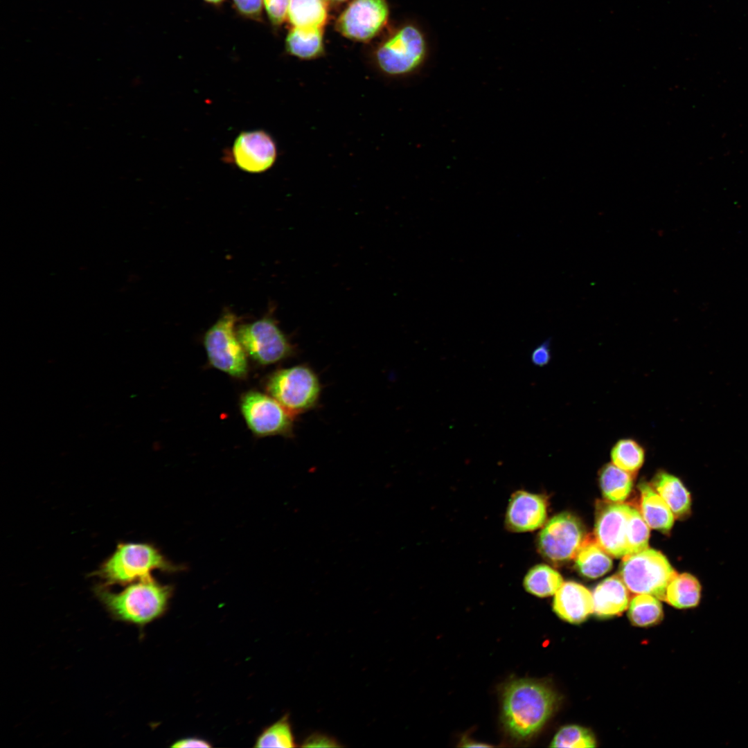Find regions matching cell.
Returning <instances> with one entry per match:
<instances>
[{
	"instance_id": "e575fe53",
	"label": "cell",
	"mask_w": 748,
	"mask_h": 748,
	"mask_svg": "<svg viewBox=\"0 0 748 748\" xmlns=\"http://www.w3.org/2000/svg\"><path fill=\"white\" fill-rule=\"evenodd\" d=\"M204 1L208 3H211V4H214V5H218V4H220L221 3H222L224 0H204Z\"/></svg>"
},
{
	"instance_id": "ac0fdd59",
	"label": "cell",
	"mask_w": 748,
	"mask_h": 748,
	"mask_svg": "<svg viewBox=\"0 0 748 748\" xmlns=\"http://www.w3.org/2000/svg\"><path fill=\"white\" fill-rule=\"evenodd\" d=\"M653 487L675 517L684 519L690 515L691 494L679 478L666 472H659L654 479Z\"/></svg>"
},
{
	"instance_id": "d590c367",
	"label": "cell",
	"mask_w": 748,
	"mask_h": 748,
	"mask_svg": "<svg viewBox=\"0 0 748 748\" xmlns=\"http://www.w3.org/2000/svg\"><path fill=\"white\" fill-rule=\"evenodd\" d=\"M326 1H330V2H334V3H338V2L344 1L346 0H326Z\"/></svg>"
},
{
	"instance_id": "f1b7e54d",
	"label": "cell",
	"mask_w": 748,
	"mask_h": 748,
	"mask_svg": "<svg viewBox=\"0 0 748 748\" xmlns=\"http://www.w3.org/2000/svg\"><path fill=\"white\" fill-rule=\"evenodd\" d=\"M649 526L641 513L632 507L627 533V555L638 553L648 548Z\"/></svg>"
},
{
	"instance_id": "836d02e7",
	"label": "cell",
	"mask_w": 748,
	"mask_h": 748,
	"mask_svg": "<svg viewBox=\"0 0 748 748\" xmlns=\"http://www.w3.org/2000/svg\"><path fill=\"white\" fill-rule=\"evenodd\" d=\"M211 744L201 738H186L176 741L172 745V747H210Z\"/></svg>"
},
{
	"instance_id": "9a60e30c",
	"label": "cell",
	"mask_w": 748,
	"mask_h": 748,
	"mask_svg": "<svg viewBox=\"0 0 748 748\" xmlns=\"http://www.w3.org/2000/svg\"><path fill=\"white\" fill-rule=\"evenodd\" d=\"M553 609L561 619L570 623H580L594 613L592 594L580 584L563 582L555 594Z\"/></svg>"
},
{
	"instance_id": "e0dca14e",
	"label": "cell",
	"mask_w": 748,
	"mask_h": 748,
	"mask_svg": "<svg viewBox=\"0 0 748 748\" xmlns=\"http://www.w3.org/2000/svg\"><path fill=\"white\" fill-rule=\"evenodd\" d=\"M639 488L641 514L644 521L650 528L664 533L669 532L675 521V515L670 507L650 484L641 482Z\"/></svg>"
},
{
	"instance_id": "52a82bcc",
	"label": "cell",
	"mask_w": 748,
	"mask_h": 748,
	"mask_svg": "<svg viewBox=\"0 0 748 748\" xmlns=\"http://www.w3.org/2000/svg\"><path fill=\"white\" fill-rule=\"evenodd\" d=\"M619 574L631 592L665 600L667 587L677 573L661 552L648 548L624 556Z\"/></svg>"
},
{
	"instance_id": "2e32d148",
	"label": "cell",
	"mask_w": 748,
	"mask_h": 748,
	"mask_svg": "<svg viewBox=\"0 0 748 748\" xmlns=\"http://www.w3.org/2000/svg\"><path fill=\"white\" fill-rule=\"evenodd\" d=\"M628 590L620 576L605 578L593 591L594 613L600 618L621 614L630 604Z\"/></svg>"
},
{
	"instance_id": "7402d4cb",
	"label": "cell",
	"mask_w": 748,
	"mask_h": 748,
	"mask_svg": "<svg viewBox=\"0 0 748 748\" xmlns=\"http://www.w3.org/2000/svg\"><path fill=\"white\" fill-rule=\"evenodd\" d=\"M287 17L293 27L323 28L327 19L324 0H290Z\"/></svg>"
},
{
	"instance_id": "4dcf8cb0",
	"label": "cell",
	"mask_w": 748,
	"mask_h": 748,
	"mask_svg": "<svg viewBox=\"0 0 748 748\" xmlns=\"http://www.w3.org/2000/svg\"><path fill=\"white\" fill-rule=\"evenodd\" d=\"M237 11L245 17L259 19L261 17L262 0H232Z\"/></svg>"
},
{
	"instance_id": "4316f807",
	"label": "cell",
	"mask_w": 748,
	"mask_h": 748,
	"mask_svg": "<svg viewBox=\"0 0 748 748\" xmlns=\"http://www.w3.org/2000/svg\"><path fill=\"white\" fill-rule=\"evenodd\" d=\"M256 747H294L296 742L287 715L265 728L256 740Z\"/></svg>"
},
{
	"instance_id": "484cf974",
	"label": "cell",
	"mask_w": 748,
	"mask_h": 748,
	"mask_svg": "<svg viewBox=\"0 0 748 748\" xmlns=\"http://www.w3.org/2000/svg\"><path fill=\"white\" fill-rule=\"evenodd\" d=\"M645 458L643 447L632 438L618 440L611 450L612 463L630 474L636 473Z\"/></svg>"
},
{
	"instance_id": "f546056e",
	"label": "cell",
	"mask_w": 748,
	"mask_h": 748,
	"mask_svg": "<svg viewBox=\"0 0 748 748\" xmlns=\"http://www.w3.org/2000/svg\"><path fill=\"white\" fill-rule=\"evenodd\" d=\"M267 17L274 26H279L285 21L290 0H262Z\"/></svg>"
},
{
	"instance_id": "ba28073f",
	"label": "cell",
	"mask_w": 748,
	"mask_h": 748,
	"mask_svg": "<svg viewBox=\"0 0 748 748\" xmlns=\"http://www.w3.org/2000/svg\"><path fill=\"white\" fill-rule=\"evenodd\" d=\"M238 318L230 310L206 332L204 345L208 360L215 368L236 379L248 374L247 355L236 334Z\"/></svg>"
},
{
	"instance_id": "d6a6232c",
	"label": "cell",
	"mask_w": 748,
	"mask_h": 748,
	"mask_svg": "<svg viewBox=\"0 0 748 748\" xmlns=\"http://www.w3.org/2000/svg\"><path fill=\"white\" fill-rule=\"evenodd\" d=\"M550 339H546L537 346L531 353V361L538 366L546 365L551 359Z\"/></svg>"
},
{
	"instance_id": "8fae6325",
	"label": "cell",
	"mask_w": 748,
	"mask_h": 748,
	"mask_svg": "<svg viewBox=\"0 0 748 748\" xmlns=\"http://www.w3.org/2000/svg\"><path fill=\"white\" fill-rule=\"evenodd\" d=\"M631 506L604 501L597 505L595 539L609 555L619 558L627 555V533Z\"/></svg>"
},
{
	"instance_id": "3957f363",
	"label": "cell",
	"mask_w": 748,
	"mask_h": 748,
	"mask_svg": "<svg viewBox=\"0 0 748 748\" xmlns=\"http://www.w3.org/2000/svg\"><path fill=\"white\" fill-rule=\"evenodd\" d=\"M265 388L294 418L316 408L322 390L319 376L305 364L276 370L268 377Z\"/></svg>"
},
{
	"instance_id": "277c9868",
	"label": "cell",
	"mask_w": 748,
	"mask_h": 748,
	"mask_svg": "<svg viewBox=\"0 0 748 748\" xmlns=\"http://www.w3.org/2000/svg\"><path fill=\"white\" fill-rule=\"evenodd\" d=\"M155 569H172L155 547L145 543H121L96 574L105 586L127 585L152 578L150 573Z\"/></svg>"
},
{
	"instance_id": "9c48e42d",
	"label": "cell",
	"mask_w": 748,
	"mask_h": 748,
	"mask_svg": "<svg viewBox=\"0 0 748 748\" xmlns=\"http://www.w3.org/2000/svg\"><path fill=\"white\" fill-rule=\"evenodd\" d=\"M240 407L256 436H293L294 417L269 394L249 391L242 395Z\"/></svg>"
},
{
	"instance_id": "30bf717a",
	"label": "cell",
	"mask_w": 748,
	"mask_h": 748,
	"mask_svg": "<svg viewBox=\"0 0 748 748\" xmlns=\"http://www.w3.org/2000/svg\"><path fill=\"white\" fill-rule=\"evenodd\" d=\"M585 528L573 515L564 512L552 518L540 531L537 548L541 555L553 562L574 558L585 540Z\"/></svg>"
},
{
	"instance_id": "603a6c76",
	"label": "cell",
	"mask_w": 748,
	"mask_h": 748,
	"mask_svg": "<svg viewBox=\"0 0 748 748\" xmlns=\"http://www.w3.org/2000/svg\"><path fill=\"white\" fill-rule=\"evenodd\" d=\"M600 486L604 497L612 502H622L630 494L633 486L632 474L613 463L603 467L600 472Z\"/></svg>"
},
{
	"instance_id": "7c38bea8",
	"label": "cell",
	"mask_w": 748,
	"mask_h": 748,
	"mask_svg": "<svg viewBox=\"0 0 748 748\" xmlns=\"http://www.w3.org/2000/svg\"><path fill=\"white\" fill-rule=\"evenodd\" d=\"M388 16L385 0H353L339 16L337 28L349 39L367 41L381 30Z\"/></svg>"
},
{
	"instance_id": "5b68a950",
	"label": "cell",
	"mask_w": 748,
	"mask_h": 748,
	"mask_svg": "<svg viewBox=\"0 0 748 748\" xmlns=\"http://www.w3.org/2000/svg\"><path fill=\"white\" fill-rule=\"evenodd\" d=\"M427 43L422 31L406 25L381 44L373 55L375 66L384 75L400 78L416 72L427 55Z\"/></svg>"
},
{
	"instance_id": "cb8c5ba5",
	"label": "cell",
	"mask_w": 748,
	"mask_h": 748,
	"mask_svg": "<svg viewBox=\"0 0 748 748\" xmlns=\"http://www.w3.org/2000/svg\"><path fill=\"white\" fill-rule=\"evenodd\" d=\"M523 584L528 593L542 598L555 594L563 584V579L556 570L540 564L528 571Z\"/></svg>"
},
{
	"instance_id": "ffe728a7",
	"label": "cell",
	"mask_w": 748,
	"mask_h": 748,
	"mask_svg": "<svg viewBox=\"0 0 748 748\" xmlns=\"http://www.w3.org/2000/svg\"><path fill=\"white\" fill-rule=\"evenodd\" d=\"M702 597L699 580L689 573L677 574L666 589L665 600L677 609L697 607Z\"/></svg>"
},
{
	"instance_id": "7a4b0ae2",
	"label": "cell",
	"mask_w": 748,
	"mask_h": 748,
	"mask_svg": "<svg viewBox=\"0 0 748 748\" xmlns=\"http://www.w3.org/2000/svg\"><path fill=\"white\" fill-rule=\"evenodd\" d=\"M95 593L114 619L143 626L165 612L172 591L152 578L130 583L117 593L99 585Z\"/></svg>"
},
{
	"instance_id": "d6986e66",
	"label": "cell",
	"mask_w": 748,
	"mask_h": 748,
	"mask_svg": "<svg viewBox=\"0 0 748 748\" xmlns=\"http://www.w3.org/2000/svg\"><path fill=\"white\" fill-rule=\"evenodd\" d=\"M322 29L293 27L285 41L287 53L301 60H312L322 55Z\"/></svg>"
},
{
	"instance_id": "6da1fadb",
	"label": "cell",
	"mask_w": 748,
	"mask_h": 748,
	"mask_svg": "<svg viewBox=\"0 0 748 748\" xmlns=\"http://www.w3.org/2000/svg\"><path fill=\"white\" fill-rule=\"evenodd\" d=\"M557 702L556 693L544 682L526 678L511 681L502 694L506 730L515 739L531 738L549 719Z\"/></svg>"
},
{
	"instance_id": "44dd1931",
	"label": "cell",
	"mask_w": 748,
	"mask_h": 748,
	"mask_svg": "<svg viewBox=\"0 0 748 748\" xmlns=\"http://www.w3.org/2000/svg\"><path fill=\"white\" fill-rule=\"evenodd\" d=\"M580 573L590 578H596L607 573L612 567L611 558L597 543L596 539L585 538L575 557Z\"/></svg>"
},
{
	"instance_id": "d4e9b609",
	"label": "cell",
	"mask_w": 748,
	"mask_h": 748,
	"mask_svg": "<svg viewBox=\"0 0 748 748\" xmlns=\"http://www.w3.org/2000/svg\"><path fill=\"white\" fill-rule=\"evenodd\" d=\"M663 617L662 605L659 598L652 595L637 594L630 602L628 618L635 626H652L658 624Z\"/></svg>"
},
{
	"instance_id": "1f68e13d",
	"label": "cell",
	"mask_w": 748,
	"mask_h": 748,
	"mask_svg": "<svg viewBox=\"0 0 748 748\" xmlns=\"http://www.w3.org/2000/svg\"><path fill=\"white\" fill-rule=\"evenodd\" d=\"M305 747H340L337 743V741L332 737L328 736L326 734L314 733L309 736L303 742L301 745Z\"/></svg>"
},
{
	"instance_id": "5bb4252c",
	"label": "cell",
	"mask_w": 748,
	"mask_h": 748,
	"mask_svg": "<svg viewBox=\"0 0 748 748\" xmlns=\"http://www.w3.org/2000/svg\"><path fill=\"white\" fill-rule=\"evenodd\" d=\"M546 519V503L541 495L519 490L511 496L505 517L509 531H535L544 524Z\"/></svg>"
},
{
	"instance_id": "4fadbf2b",
	"label": "cell",
	"mask_w": 748,
	"mask_h": 748,
	"mask_svg": "<svg viewBox=\"0 0 748 748\" xmlns=\"http://www.w3.org/2000/svg\"><path fill=\"white\" fill-rule=\"evenodd\" d=\"M231 157L233 163L241 170L262 173L276 163L277 144L272 136L263 130L244 131L233 142Z\"/></svg>"
},
{
	"instance_id": "8992f818",
	"label": "cell",
	"mask_w": 748,
	"mask_h": 748,
	"mask_svg": "<svg viewBox=\"0 0 748 748\" xmlns=\"http://www.w3.org/2000/svg\"><path fill=\"white\" fill-rule=\"evenodd\" d=\"M273 308L261 319L236 327V334L247 356L256 363L268 366L285 360L296 353L278 325Z\"/></svg>"
},
{
	"instance_id": "83f0119b",
	"label": "cell",
	"mask_w": 748,
	"mask_h": 748,
	"mask_svg": "<svg viewBox=\"0 0 748 748\" xmlns=\"http://www.w3.org/2000/svg\"><path fill=\"white\" fill-rule=\"evenodd\" d=\"M596 746L593 734L586 728L578 725L562 727L554 736L550 747L587 748Z\"/></svg>"
}]
</instances>
